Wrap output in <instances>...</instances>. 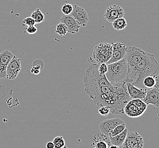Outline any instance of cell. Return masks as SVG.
<instances>
[{"label":"cell","instance_id":"1","mask_svg":"<svg viewBox=\"0 0 159 148\" xmlns=\"http://www.w3.org/2000/svg\"><path fill=\"white\" fill-rule=\"evenodd\" d=\"M98 67V64H92L86 69L83 77L85 92L97 106H108L111 114L123 115L125 106L131 100L126 82H109L105 74H100Z\"/></svg>","mask_w":159,"mask_h":148},{"label":"cell","instance_id":"2","mask_svg":"<svg viewBox=\"0 0 159 148\" xmlns=\"http://www.w3.org/2000/svg\"><path fill=\"white\" fill-rule=\"evenodd\" d=\"M159 69V63L153 54L146 52L143 58L134 67L128 69L126 82H129L135 86L145 89L143 86L144 79L150 75H155Z\"/></svg>","mask_w":159,"mask_h":148},{"label":"cell","instance_id":"3","mask_svg":"<svg viewBox=\"0 0 159 148\" xmlns=\"http://www.w3.org/2000/svg\"><path fill=\"white\" fill-rule=\"evenodd\" d=\"M108 71L105 74L107 80L111 83L126 81L128 72V65L124 58L119 61L107 65Z\"/></svg>","mask_w":159,"mask_h":148},{"label":"cell","instance_id":"4","mask_svg":"<svg viewBox=\"0 0 159 148\" xmlns=\"http://www.w3.org/2000/svg\"><path fill=\"white\" fill-rule=\"evenodd\" d=\"M112 54L111 43H102L96 46L93 52V57L97 64L107 63Z\"/></svg>","mask_w":159,"mask_h":148},{"label":"cell","instance_id":"5","mask_svg":"<svg viewBox=\"0 0 159 148\" xmlns=\"http://www.w3.org/2000/svg\"><path fill=\"white\" fill-rule=\"evenodd\" d=\"M147 105L141 99H131L125 106L124 113L131 118H137L146 112Z\"/></svg>","mask_w":159,"mask_h":148},{"label":"cell","instance_id":"6","mask_svg":"<svg viewBox=\"0 0 159 148\" xmlns=\"http://www.w3.org/2000/svg\"><path fill=\"white\" fill-rule=\"evenodd\" d=\"M146 54V52L143 51L141 48L134 46L127 47L125 58L127 62L128 69L134 67Z\"/></svg>","mask_w":159,"mask_h":148},{"label":"cell","instance_id":"7","mask_svg":"<svg viewBox=\"0 0 159 148\" xmlns=\"http://www.w3.org/2000/svg\"><path fill=\"white\" fill-rule=\"evenodd\" d=\"M144 140L137 132H128L122 148H143Z\"/></svg>","mask_w":159,"mask_h":148},{"label":"cell","instance_id":"8","mask_svg":"<svg viewBox=\"0 0 159 148\" xmlns=\"http://www.w3.org/2000/svg\"><path fill=\"white\" fill-rule=\"evenodd\" d=\"M21 70V61L19 58L14 55L7 68V79L9 80L15 79Z\"/></svg>","mask_w":159,"mask_h":148},{"label":"cell","instance_id":"9","mask_svg":"<svg viewBox=\"0 0 159 148\" xmlns=\"http://www.w3.org/2000/svg\"><path fill=\"white\" fill-rule=\"evenodd\" d=\"M112 54L111 59L106 64L108 65L114 62L119 61L124 58L126 54V46L121 42L112 43Z\"/></svg>","mask_w":159,"mask_h":148},{"label":"cell","instance_id":"10","mask_svg":"<svg viewBox=\"0 0 159 148\" xmlns=\"http://www.w3.org/2000/svg\"><path fill=\"white\" fill-rule=\"evenodd\" d=\"M124 10L122 7L117 5H113L106 9L104 17L108 22L112 23L116 19L124 17Z\"/></svg>","mask_w":159,"mask_h":148},{"label":"cell","instance_id":"11","mask_svg":"<svg viewBox=\"0 0 159 148\" xmlns=\"http://www.w3.org/2000/svg\"><path fill=\"white\" fill-rule=\"evenodd\" d=\"M123 123H125L124 121L118 117L104 120L99 124V128L102 133L108 136L109 137L111 133L115 127Z\"/></svg>","mask_w":159,"mask_h":148},{"label":"cell","instance_id":"12","mask_svg":"<svg viewBox=\"0 0 159 148\" xmlns=\"http://www.w3.org/2000/svg\"><path fill=\"white\" fill-rule=\"evenodd\" d=\"M70 16L73 17L81 27H86L89 20L88 14L82 7L74 5L73 9Z\"/></svg>","mask_w":159,"mask_h":148},{"label":"cell","instance_id":"13","mask_svg":"<svg viewBox=\"0 0 159 148\" xmlns=\"http://www.w3.org/2000/svg\"><path fill=\"white\" fill-rule=\"evenodd\" d=\"M14 55L11 52L7 50L0 53V79L7 78V68Z\"/></svg>","mask_w":159,"mask_h":148},{"label":"cell","instance_id":"14","mask_svg":"<svg viewBox=\"0 0 159 148\" xmlns=\"http://www.w3.org/2000/svg\"><path fill=\"white\" fill-rule=\"evenodd\" d=\"M111 145L108 136L104 135L102 132L96 133L91 141V145L93 148H109Z\"/></svg>","mask_w":159,"mask_h":148},{"label":"cell","instance_id":"15","mask_svg":"<svg viewBox=\"0 0 159 148\" xmlns=\"http://www.w3.org/2000/svg\"><path fill=\"white\" fill-rule=\"evenodd\" d=\"M142 100L147 105L150 104L156 108H159V91L155 87L148 89L146 95Z\"/></svg>","mask_w":159,"mask_h":148},{"label":"cell","instance_id":"16","mask_svg":"<svg viewBox=\"0 0 159 148\" xmlns=\"http://www.w3.org/2000/svg\"><path fill=\"white\" fill-rule=\"evenodd\" d=\"M60 22L64 23L66 25L68 29V32L70 34H75L78 32L81 26L79 23L70 15H64L60 18Z\"/></svg>","mask_w":159,"mask_h":148},{"label":"cell","instance_id":"17","mask_svg":"<svg viewBox=\"0 0 159 148\" xmlns=\"http://www.w3.org/2000/svg\"><path fill=\"white\" fill-rule=\"evenodd\" d=\"M127 93L131 99H141L143 100L146 95V89L139 88L135 86L133 84L126 82Z\"/></svg>","mask_w":159,"mask_h":148},{"label":"cell","instance_id":"18","mask_svg":"<svg viewBox=\"0 0 159 148\" xmlns=\"http://www.w3.org/2000/svg\"><path fill=\"white\" fill-rule=\"evenodd\" d=\"M128 132V129L126 128L123 132H121V133L118 134L117 135L113 137H110L109 138L111 145L117 146H122L126 139Z\"/></svg>","mask_w":159,"mask_h":148},{"label":"cell","instance_id":"19","mask_svg":"<svg viewBox=\"0 0 159 148\" xmlns=\"http://www.w3.org/2000/svg\"><path fill=\"white\" fill-rule=\"evenodd\" d=\"M155 75H150L146 76L143 80V84L145 89L148 90L155 87L156 84V79Z\"/></svg>","mask_w":159,"mask_h":148},{"label":"cell","instance_id":"20","mask_svg":"<svg viewBox=\"0 0 159 148\" xmlns=\"http://www.w3.org/2000/svg\"><path fill=\"white\" fill-rule=\"evenodd\" d=\"M112 25L114 29L117 30H121L125 29L127 26V22L124 17L116 19L112 22Z\"/></svg>","mask_w":159,"mask_h":148},{"label":"cell","instance_id":"21","mask_svg":"<svg viewBox=\"0 0 159 148\" xmlns=\"http://www.w3.org/2000/svg\"><path fill=\"white\" fill-rule=\"evenodd\" d=\"M31 17L35 20L36 23H40L45 21V15L39 9H36L32 12Z\"/></svg>","mask_w":159,"mask_h":148},{"label":"cell","instance_id":"22","mask_svg":"<svg viewBox=\"0 0 159 148\" xmlns=\"http://www.w3.org/2000/svg\"><path fill=\"white\" fill-rule=\"evenodd\" d=\"M56 32L61 36H65L68 32L67 26L64 23L60 22L56 26Z\"/></svg>","mask_w":159,"mask_h":148},{"label":"cell","instance_id":"23","mask_svg":"<svg viewBox=\"0 0 159 148\" xmlns=\"http://www.w3.org/2000/svg\"><path fill=\"white\" fill-rule=\"evenodd\" d=\"M53 142L54 144V148H63L66 146L65 141L62 136L56 137L53 139Z\"/></svg>","mask_w":159,"mask_h":148},{"label":"cell","instance_id":"24","mask_svg":"<svg viewBox=\"0 0 159 148\" xmlns=\"http://www.w3.org/2000/svg\"><path fill=\"white\" fill-rule=\"evenodd\" d=\"M126 128V125L125 123H123V124L118 125L111 131L110 135H109V137H113L117 135L118 134L121 133V132H123Z\"/></svg>","mask_w":159,"mask_h":148},{"label":"cell","instance_id":"25","mask_svg":"<svg viewBox=\"0 0 159 148\" xmlns=\"http://www.w3.org/2000/svg\"><path fill=\"white\" fill-rule=\"evenodd\" d=\"M73 9V5L70 3H65L61 7V12L64 14V15L68 16L70 15Z\"/></svg>","mask_w":159,"mask_h":148},{"label":"cell","instance_id":"26","mask_svg":"<svg viewBox=\"0 0 159 148\" xmlns=\"http://www.w3.org/2000/svg\"><path fill=\"white\" fill-rule=\"evenodd\" d=\"M99 113L100 115H101L102 116H108L109 113H110V109L108 106H101L99 108Z\"/></svg>","mask_w":159,"mask_h":148},{"label":"cell","instance_id":"27","mask_svg":"<svg viewBox=\"0 0 159 148\" xmlns=\"http://www.w3.org/2000/svg\"><path fill=\"white\" fill-rule=\"evenodd\" d=\"M23 23L27 26H34L36 24L35 20L31 17H27L23 20Z\"/></svg>","mask_w":159,"mask_h":148},{"label":"cell","instance_id":"28","mask_svg":"<svg viewBox=\"0 0 159 148\" xmlns=\"http://www.w3.org/2000/svg\"><path fill=\"white\" fill-rule=\"evenodd\" d=\"M99 73L100 75H104L106 74L108 71V66L106 63H102L99 65L98 67Z\"/></svg>","mask_w":159,"mask_h":148},{"label":"cell","instance_id":"29","mask_svg":"<svg viewBox=\"0 0 159 148\" xmlns=\"http://www.w3.org/2000/svg\"><path fill=\"white\" fill-rule=\"evenodd\" d=\"M38 32V29L37 27L34 26H27V29H26V32H27L29 34L32 35V34H34L35 33Z\"/></svg>","mask_w":159,"mask_h":148},{"label":"cell","instance_id":"30","mask_svg":"<svg viewBox=\"0 0 159 148\" xmlns=\"http://www.w3.org/2000/svg\"><path fill=\"white\" fill-rule=\"evenodd\" d=\"M39 66L42 69H43L44 68V62L43 61L41 60V59H36L35 61L33 62L32 63V66Z\"/></svg>","mask_w":159,"mask_h":148},{"label":"cell","instance_id":"31","mask_svg":"<svg viewBox=\"0 0 159 148\" xmlns=\"http://www.w3.org/2000/svg\"><path fill=\"white\" fill-rule=\"evenodd\" d=\"M42 70V68L40 67H39V66H33L31 67V72L32 74H34V75H38V74H40V72Z\"/></svg>","mask_w":159,"mask_h":148},{"label":"cell","instance_id":"32","mask_svg":"<svg viewBox=\"0 0 159 148\" xmlns=\"http://www.w3.org/2000/svg\"><path fill=\"white\" fill-rule=\"evenodd\" d=\"M155 79H156V84L154 87L156 88L159 91V74L155 76Z\"/></svg>","mask_w":159,"mask_h":148},{"label":"cell","instance_id":"33","mask_svg":"<svg viewBox=\"0 0 159 148\" xmlns=\"http://www.w3.org/2000/svg\"><path fill=\"white\" fill-rule=\"evenodd\" d=\"M46 148H54V144L53 141H48L46 144Z\"/></svg>","mask_w":159,"mask_h":148},{"label":"cell","instance_id":"34","mask_svg":"<svg viewBox=\"0 0 159 148\" xmlns=\"http://www.w3.org/2000/svg\"><path fill=\"white\" fill-rule=\"evenodd\" d=\"M109 148H119V146H115V145H111L110 146H109Z\"/></svg>","mask_w":159,"mask_h":148},{"label":"cell","instance_id":"35","mask_svg":"<svg viewBox=\"0 0 159 148\" xmlns=\"http://www.w3.org/2000/svg\"><path fill=\"white\" fill-rule=\"evenodd\" d=\"M67 148V146H65V147H64V148Z\"/></svg>","mask_w":159,"mask_h":148},{"label":"cell","instance_id":"36","mask_svg":"<svg viewBox=\"0 0 159 148\" xmlns=\"http://www.w3.org/2000/svg\"></svg>","mask_w":159,"mask_h":148}]
</instances>
